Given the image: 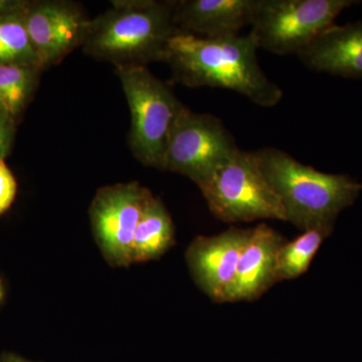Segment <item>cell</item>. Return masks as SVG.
Returning <instances> with one entry per match:
<instances>
[{
    "instance_id": "1",
    "label": "cell",
    "mask_w": 362,
    "mask_h": 362,
    "mask_svg": "<svg viewBox=\"0 0 362 362\" xmlns=\"http://www.w3.org/2000/svg\"><path fill=\"white\" fill-rule=\"evenodd\" d=\"M258 49L250 33L209 39L178 30L169 40L163 62L175 82L233 90L271 108L282 100L283 90L262 70Z\"/></svg>"
},
{
    "instance_id": "2",
    "label": "cell",
    "mask_w": 362,
    "mask_h": 362,
    "mask_svg": "<svg viewBox=\"0 0 362 362\" xmlns=\"http://www.w3.org/2000/svg\"><path fill=\"white\" fill-rule=\"evenodd\" d=\"M90 20L83 49L118 66L163 62L169 40L178 32L175 1L125 0Z\"/></svg>"
},
{
    "instance_id": "3",
    "label": "cell",
    "mask_w": 362,
    "mask_h": 362,
    "mask_svg": "<svg viewBox=\"0 0 362 362\" xmlns=\"http://www.w3.org/2000/svg\"><path fill=\"white\" fill-rule=\"evenodd\" d=\"M255 153L284 207L286 221L302 232L334 228L339 214L362 192L361 183L350 176L321 173L282 150L267 147Z\"/></svg>"
},
{
    "instance_id": "4",
    "label": "cell",
    "mask_w": 362,
    "mask_h": 362,
    "mask_svg": "<svg viewBox=\"0 0 362 362\" xmlns=\"http://www.w3.org/2000/svg\"><path fill=\"white\" fill-rule=\"evenodd\" d=\"M197 187L209 211L223 223L286 221L284 207L255 151L238 149Z\"/></svg>"
},
{
    "instance_id": "5",
    "label": "cell",
    "mask_w": 362,
    "mask_h": 362,
    "mask_svg": "<svg viewBox=\"0 0 362 362\" xmlns=\"http://www.w3.org/2000/svg\"><path fill=\"white\" fill-rule=\"evenodd\" d=\"M115 71L130 109L131 151L144 165L161 169L169 133L185 105L147 66H118Z\"/></svg>"
},
{
    "instance_id": "6",
    "label": "cell",
    "mask_w": 362,
    "mask_h": 362,
    "mask_svg": "<svg viewBox=\"0 0 362 362\" xmlns=\"http://www.w3.org/2000/svg\"><path fill=\"white\" fill-rule=\"evenodd\" d=\"M356 4L354 0H259L250 35L259 49L280 56L298 54Z\"/></svg>"
},
{
    "instance_id": "7",
    "label": "cell",
    "mask_w": 362,
    "mask_h": 362,
    "mask_svg": "<svg viewBox=\"0 0 362 362\" xmlns=\"http://www.w3.org/2000/svg\"><path fill=\"white\" fill-rule=\"evenodd\" d=\"M238 149L221 119L185 106L169 133L161 169L187 176L197 185Z\"/></svg>"
},
{
    "instance_id": "8",
    "label": "cell",
    "mask_w": 362,
    "mask_h": 362,
    "mask_svg": "<svg viewBox=\"0 0 362 362\" xmlns=\"http://www.w3.org/2000/svg\"><path fill=\"white\" fill-rule=\"evenodd\" d=\"M153 194L138 182L100 188L89 209L98 246L111 266L132 264L133 240L138 223Z\"/></svg>"
},
{
    "instance_id": "9",
    "label": "cell",
    "mask_w": 362,
    "mask_h": 362,
    "mask_svg": "<svg viewBox=\"0 0 362 362\" xmlns=\"http://www.w3.org/2000/svg\"><path fill=\"white\" fill-rule=\"evenodd\" d=\"M26 30L42 70L58 65L83 45L89 18L78 4L64 0L30 1L25 13Z\"/></svg>"
},
{
    "instance_id": "10",
    "label": "cell",
    "mask_w": 362,
    "mask_h": 362,
    "mask_svg": "<svg viewBox=\"0 0 362 362\" xmlns=\"http://www.w3.org/2000/svg\"><path fill=\"white\" fill-rule=\"evenodd\" d=\"M247 232L249 228L230 226L211 237L199 235L185 252L195 284L214 303H228Z\"/></svg>"
},
{
    "instance_id": "11",
    "label": "cell",
    "mask_w": 362,
    "mask_h": 362,
    "mask_svg": "<svg viewBox=\"0 0 362 362\" xmlns=\"http://www.w3.org/2000/svg\"><path fill=\"white\" fill-rule=\"evenodd\" d=\"M286 239L267 223L249 228L228 303L252 302L277 284L279 250Z\"/></svg>"
},
{
    "instance_id": "12",
    "label": "cell",
    "mask_w": 362,
    "mask_h": 362,
    "mask_svg": "<svg viewBox=\"0 0 362 362\" xmlns=\"http://www.w3.org/2000/svg\"><path fill=\"white\" fill-rule=\"evenodd\" d=\"M259 0H181L175 1L173 21L180 32L197 37H230L251 26Z\"/></svg>"
},
{
    "instance_id": "13",
    "label": "cell",
    "mask_w": 362,
    "mask_h": 362,
    "mask_svg": "<svg viewBox=\"0 0 362 362\" xmlns=\"http://www.w3.org/2000/svg\"><path fill=\"white\" fill-rule=\"evenodd\" d=\"M297 56L310 70L362 78V21L330 26Z\"/></svg>"
},
{
    "instance_id": "14",
    "label": "cell",
    "mask_w": 362,
    "mask_h": 362,
    "mask_svg": "<svg viewBox=\"0 0 362 362\" xmlns=\"http://www.w3.org/2000/svg\"><path fill=\"white\" fill-rule=\"evenodd\" d=\"M175 243L173 218L160 199L153 197L136 228L131 252L132 264L159 259Z\"/></svg>"
},
{
    "instance_id": "15",
    "label": "cell",
    "mask_w": 362,
    "mask_h": 362,
    "mask_svg": "<svg viewBox=\"0 0 362 362\" xmlns=\"http://www.w3.org/2000/svg\"><path fill=\"white\" fill-rule=\"evenodd\" d=\"M332 232L333 228H311L290 242L286 240L278 252L276 269L277 283L294 280L306 273L324 240Z\"/></svg>"
},
{
    "instance_id": "16",
    "label": "cell",
    "mask_w": 362,
    "mask_h": 362,
    "mask_svg": "<svg viewBox=\"0 0 362 362\" xmlns=\"http://www.w3.org/2000/svg\"><path fill=\"white\" fill-rule=\"evenodd\" d=\"M40 71L33 66L0 65V110L18 121L32 101Z\"/></svg>"
},
{
    "instance_id": "17",
    "label": "cell",
    "mask_w": 362,
    "mask_h": 362,
    "mask_svg": "<svg viewBox=\"0 0 362 362\" xmlns=\"http://www.w3.org/2000/svg\"><path fill=\"white\" fill-rule=\"evenodd\" d=\"M25 11L0 18V65L33 66L42 71L26 30Z\"/></svg>"
},
{
    "instance_id": "18",
    "label": "cell",
    "mask_w": 362,
    "mask_h": 362,
    "mask_svg": "<svg viewBox=\"0 0 362 362\" xmlns=\"http://www.w3.org/2000/svg\"><path fill=\"white\" fill-rule=\"evenodd\" d=\"M18 194V181L7 165L6 159H0V216L6 214Z\"/></svg>"
},
{
    "instance_id": "19",
    "label": "cell",
    "mask_w": 362,
    "mask_h": 362,
    "mask_svg": "<svg viewBox=\"0 0 362 362\" xmlns=\"http://www.w3.org/2000/svg\"><path fill=\"white\" fill-rule=\"evenodd\" d=\"M16 121L0 110V159H6L16 137Z\"/></svg>"
},
{
    "instance_id": "20",
    "label": "cell",
    "mask_w": 362,
    "mask_h": 362,
    "mask_svg": "<svg viewBox=\"0 0 362 362\" xmlns=\"http://www.w3.org/2000/svg\"><path fill=\"white\" fill-rule=\"evenodd\" d=\"M28 4L30 1L25 0H0V18L23 13Z\"/></svg>"
},
{
    "instance_id": "21",
    "label": "cell",
    "mask_w": 362,
    "mask_h": 362,
    "mask_svg": "<svg viewBox=\"0 0 362 362\" xmlns=\"http://www.w3.org/2000/svg\"><path fill=\"white\" fill-rule=\"evenodd\" d=\"M0 362H35L25 358V357L20 356V354H14V352H2L0 354Z\"/></svg>"
},
{
    "instance_id": "22",
    "label": "cell",
    "mask_w": 362,
    "mask_h": 362,
    "mask_svg": "<svg viewBox=\"0 0 362 362\" xmlns=\"http://www.w3.org/2000/svg\"><path fill=\"white\" fill-rule=\"evenodd\" d=\"M4 298H6V289H4V282L0 278V306L4 304Z\"/></svg>"
},
{
    "instance_id": "23",
    "label": "cell",
    "mask_w": 362,
    "mask_h": 362,
    "mask_svg": "<svg viewBox=\"0 0 362 362\" xmlns=\"http://www.w3.org/2000/svg\"><path fill=\"white\" fill-rule=\"evenodd\" d=\"M361 187H362V183H361Z\"/></svg>"
}]
</instances>
